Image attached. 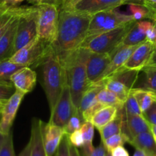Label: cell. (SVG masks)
Here are the masks:
<instances>
[{
	"mask_svg": "<svg viewBox=\"0 0 156 156\" xmlns=\"http://www.w3.org/2000/svg\"><path fill=\"white\" fill-rule=\"evenodd\" d=\"M91 17L59 9L58 32L52 47L63 65L86 39Z\"/></svg>",
	"mask_w": 156,
	"mask_h": 156,
	"instance_id": "obj_1",
	"label": "cell"
},
{
	"mask_svg": "<svg viewBox=\"0 0 156 156\" xmlns=\"http://www.w3.org/2000/svg\"><path fill=\"white\" fill-rule=\"evenodd\" d=\"M90 53V51L87 49L80 47L72 53L64 65L72 101L77 110L83 94L92 84L87 73V61Z\"/></svg>",
	"mask_w": 156,
	"mask_h": 156,
	"instance_id": "obj_2",
	"label": "cell"
},
{
	"mask_svg": "<svg viewBox=\"0 0 156 156\" xmlns=\"http://www.w3.org/2000/svg\"><path fill=\"white\" fill-rule=\"evenodd\" d=\"M40 66H41V85L51 112L67 81V73L65 67L54 51L53 47Z\"/></svg>",
	"mask_w": 156,
	"mask_h": 156,
	"instance_id": "obj_3",
	"label": "cell"
},
{
	"mask_svg": "<svg viewBox=\"0 0 156 156\" xmlns=\"http://www.w3.org/2000/svg\"><path fill=\"white\" fill-rule=\"evenodd\" d=\"M136 22L135 20L131 21L110 31L85 40L80 47L87 49L93 53L110 54L122 42Z\"/></svg>",
	"mask_w": 156,
	"mask_h": 156,
	"instance_id": "obj_4",
	"label": "cell"
},
{
	"mask_svg": "<svg viewBox=\"0 0 156 156\" xmlns=\"http://www.w3.org/2000/svg\"><path fill=\"white\" fill-rule=\"evenodd\" d=\"M36 5L38 9L37 37L44 42L52 44L58 32L59 9L57 5L47 2Z\"/></svg>",
	"mask_w": 156,
	"mask_h": 156,
	"instance_id": "obj_5",
	"label": "cell"
},
{
	"mask_svg": "<svg viewBox=\"0 0 156 156\" xmlns=\"http://www.w3.org/2000/svg\"><path fill=\"white\" fill-rule=\"evenodd\" d=\"M134 20V18L132 15L121 13L116 9L104 11L95 14L91 17L85 40L90 39L102 33L110 31L113 29L116 28Z\"/></svg>",
	"mask_w": 156,
	"mask_h": 156,
	"instance_id": "obj_6",
	"label": "cell"
},
{
	"mask_svg": "<svg viewBox=\"0 0 156 156\" xmlns=\"http://www.w3.org/2000/svg\"><path fill=\"white\" fill-rule=\"evenodd\" d=\"M51 49L52 44H47L36 37L17 50L9 60L13 63L24 66H40Z\"/></svg>",
	"mask_w": 156,
	"mask_h": 156,
	"instance_id": "obj_7",
	"label": "cell"
},
{
	"mask_svg": "<svg viewBox=\"0 0 156 156\" xmlns=\"http://www.w3.org/2000/svg\"><path fill=\"white\" fill-rule=\"evenodd\" d=\"M38 34V9L36 5L23 6L18 18L15 35V52L35 38Z\"/></svg>",
	"mask_w": 156,
	"mask_h": 156,
	"instance_id": "obj_8",
	"label": "cell"
},
{
	"mask_svg": "<svg viewBox=\"0 0 156 156\" xmlns=\"http://www.w3.org/2000/svg\"><path fill=\"white\" fill-rule=\"evenodd\" d=\"M76 111L78 110L76 109L72 101L70 87L67 80L58 102L55 105L53 111L50 112L51 114L49 122L64 128L70 117Z\"/></svg>",
	"mask_w": 156,
	"mask_h": 156,
	"instance_id": "obj_9",
	"label": "cell"
},
{
	"mask_svg": "<svg viewBox=\"0 0 156 156\" xmlns=\"http://www.w3.org/2000/svg\"><path fill=\"white\" fill-rule=\"evenodd\" d=\"M25 94L15 89V93L4 104L0 114V133L7 135L10 133L21 101Z\"/></svg>",
	"mask_w": 156,
	"mask_h": 156,
	"instance_id": "obj_10",
	"label": "cell"
},
{
	"mask_svg": "<svg viewBox=\"0 0 156 156\" xmlns=\"http://www.w3.org/2000/svg\"><path fill=\"white\" fill-rule=\"evenodd\" d=\"M156 47L148 41L138 46L128 57L123 67L128 69L141 71L149 65L152 59Z\"/></svg>",
	"mask_w": 156,
	"mask_h": 156,
	"instance_id": "obj_11",
	"label": "cell"
},
{
	"mask_svg": "<svg viewBox=\"0 0 156 156\" xmlns=\"http://www.w3.org/2000/svg\"><path fill=\"white\" fill-rule=\"evenodd\" d=\"M126 0H81L71 11L93 16L104 11L113 10L125 4Z\"/></svg>",
	"mask_w": 156,
	"mask_h": 156,
	"instance_id": "obj_12",
	"label": "cell"
},
{
	"mask_svg": "<svg viewBox=\"0 0 156 156\" xmlns=\"http://www.w3.org/2000/svg\"><path fill=\"white\" fill-rule=\"evenodd\" d=\"M21 9L22 7H20L18 13L14 16L7 30L0 38V61L9 60L15 53L14 50H15V35H16L18 18Z\"/></svg>",
	"mask_w": 156,
	"mask_h": 156,
	"instance_id": "obj_13",
	"label": "cell"
},
{
	"mask_svg": "<svg viewBox=\"0 0 156 156\" xmlns=\"http://www.w3.org/2000/svg\"><path fill=\"white\" fill-rule=\"evenodd\" d=\"M42 135L46 154L47 156H54L61 140L65 135L64 129L50 122L47 123H43Z\"/></svg>",
	"mask_w": 156,
	"mask_h": 156,
	"instance_id": "obj_14",
	"label": "cell"
},
{
	"mask_svg": "<svg viewBox=\"0 0 156 156\" xmlns=\"http://www.w3.org/2000/svg\"><path fill=\"white\" fill-rule=\"evenodd\" d=\"M111 59L112 57L109 53L90 52L87 61V73L91 83H94L97 81Z\"/></svg>",
	"mask_w": 156,
	"mask_h": 156,
	"instance_id": "obj_15",
	"label": "cell"
},
{
	"mask_svg": "<svg viewBox=\"0 0 156 156\" xmlns=\"http://www.w3.org/2000/svg\"><path fill=\"white\" fill-rule=\"evenodd\" d=\"M36 82V73L29 66H24L20 69L11 76V82L15 89L25 94L34 89Z\"/></svg>",
	"mask_w": 156,
	"mask_h": 156,
	"instance_id": "obj_16",
	"label": "cell"
},
{
	"mask_svg": "<svg viewBox=\"0 0 156 156\" xmlns=\"http://www.w3.org/2000/svg\"><path fill=\"white\" fill-rule=\"evenodd\" d=\"M150 131V123L142 115L125 116L122 133L128 139V141L138 134Z\"/></svg>",
	"mask_w": 156,
	"mask_h": 156,
	"instance_id": "obj_17",
	"label": "cell"
},
{
	"mask_svg": "<svg viewBox=\"0 0 156 156\" xmlns=\"http://www.w3.org/2000/svg\"><path fill=\"white\" fill-rule=\"evenodd\" d=\"M139 46V45H138ZM138 46H131V47H125L121 48L114 56L112 57L111 61L107 66L106 69L104 70L103 73L101 74L99 79H97L96 82L101 81L102 79H106L111 76L115 72L117 71L120 68L123 67L124 64L126 62L127 59H128L132 53H133L136 47Z\"/></svg>",
	"mask_w": 156,
	"mask_h": 156,
	"instance_id": "obj_18",
	"label": "cell"
},
{
	"mask_svg": "<svg viewBox=\"0 0 156 156\" xmlns=\"http://www.w3.org/2000/svg\"><path fill=\"white\" fill-rule=\"evenodd\" d=\"M43 122L38 118L32 120L31 129V156H47L42 135Z\"/></svg>",
	"mask_w": 156,
	"mask_h": 156,
	"instance_id": "obj_19",
	"label": "cell"
},
{
	"mask_svg": "<svg viewBox=\"0 0 156 156\" xmlns=\"http://www.w3.org/2000/svg\"><path fill=\"white\" fill-rule=\"evenodd\" d=\"M145 41H146V36H145V31L139 27L137 21H136V24H134L132 28L127 34V35L124 37V39L119 44V45L110 55L111 56V57H113L122 47L140 45Z\"/></svg>",
	"mask_w": 156,
	"mask_h": 156,
	"instance_id": "obj_20",
	"label": "cell"
},
{
	"mask_svg": "<svg viewBox=\"0 0 156 156\" xmlns=\"http://www.w3.org/2000/svg\"><path fill=\"white\" fill-rule=\"evenodd\" d=\"M131 146L136 149L145 151L151 155L156 156V143L151 132H145L138 134L128 141Z\"/></svg>",
	"mask_w": 156,
	"mask_h": 156,
	"instance_id": "obj_21",
	"label": "cell"
},
{
	"mask_svg": "<svg viewBox=\"0 0 156 156\" xmlns=\"http://www.w3.org/2000/svg\"><path fill=\"white\" fill-rule=\"evenodd\" d=\"M119 110L113 106H106L99 110L93 114L90 119V122L93 124L94 127L99 130L104 126L114 120L117 116Z\"/></svg>",
	"mask_w": 156,
	"mask_h": 156,
	"instance_id": "obj_22",
	"label": "cell"
},
{
	"mask_svg": "<svg viewBox=\"0 0 156 156\" xmlns=\"http://www.w3.org/2000/svg\"><path fill=\"white\" fill-rule=\"evenodd\" d=\"M125 114L124 111V108L122 110H119L117 116L114 120H112L106 126L99 129V135L101 137V142H103L109 137L115 135V134L122 133V127H123L124 122H125Z\"/></svg>",
	"mask_w": 156,
	"mask_h": 156,
	"instance_id": "obj_23",
	"label": "cell"
},
{
	"mask_svg": "<svg viewBox=\"0 0 156 156\" xmlns=\"http://www.w3.org/2000/svg\"><path fill=\"white\" fill-rule=\"evenodd\" d=\"M104 87H105V79L91 84L90 88L84 93L81 98L79 109H78L81 114L96 101L98 93Z\"/></svg>",
	"mask_w": 156,
	"mask_h": 156,
	"instance_id": "obj_24",
	"label": "cell"
},
{
	"mask_svg": "<svg viewBox=\"0 0 156 156\" xmlns=\"http://www.w3.org/2000/svg\"><path fill=\"white\" fill-rule=\"evenodd\" d=\"M131 93L136 98L142 114L151 107L153 102L156 100V93L143 88H132Z\"/></svg>",
	"mask_w": 156,
	"mask_h": 156,
	"instance_id": "obj_25",
	"label": "cell"
},
{
	"mask_svg": "<svg viewBox=\"0 0 156 156\" xmlns=\"http://www.w3.org/2000/svg\"><path fill=\"white\" fill-rule=\"evenodd\" d=\"M105 88L114 93L123 102L128 98L132 90L122 82L112 77L105 79Z\"/></svg>",
	"mask_w": 156,
	"mask_h": 156,
	"instance_id": "obj_26",
	"label": "cell"
},
{
	"mask_svg": "<svg viewBox=\"0 0 156 156\" xmlns=\"http://www.w3.org/2000/svg\"><path fill=\"white\" fill-rule=\"evenodd\" d=\"M98 102L103 107L113 106L118 108V110H122L124 108L125 102L119 98L113 92L106 89L104 87L98 93L96 96Z\"/></svg>",
	"mask_w": 156,
	"mask_h": 156,
	"instance_id": "obj_27",
	"label": "cell"
},
{
	"mask_svg": "<svg viewBox=\"0 0 156 156\" xmlns=\"http://www.w3.org/2000/svg\"><path fill=\"white\" fill-rule=\"evenodd\" d=\"M139 72L140 71L128 69L122 67L116 72H115L110 77L120 81V82H122V83L125 84L126 86H128V88L132 89V88H133L135 83L137 81Z\"/></svg>",
	"mask_w": 156,
	"mask_h": 156,
	"instance_id": "obj_28",
	"label": "cell"
},
{
	"mask_svg": "<svg viewBox=\"0 0 156 156\" xmlns=\"http://www.w3.org/2000/svg\"><path fill=\"white\" fill-rule=\"evenodd\" d=\"M23 67H24V66L13 63L9 60L0 61V82L7 84L12 83L11 76Z\"/></svg>",
	"mask_w": 156,
	"mask_h": 156,
	"instance_id": "obj_29",
	"label": "cell"
},
{
	"mask_svg": "<svg viewBox=\"0 0 156 156\" xmlns=\"http://www.w3.org/2000/svg\"><path fill=\"white\" fill-rule=\"evenodd\" d=\"M20 7H11L4 9L0 12V38L2 37L15 15L18 13Z\"/></svg>",
	"mask_w": 156,
	"mask_h": 156,
	"instance_id": "obj_30",
	"label": "cell"
},
{
	"mask_svg": "<svg viewBox=\"0 0 156 156\" xmlns=\"http://www.w3.org/2000/svg\"><path fill=\"white\" fill-rule=\"evenodd\" d=\"M84 122V120L83 118L82 114L80 113L79 110H78L70 117L67 123H66V125L63 128L64 133H65V135L68 136L70 133L74 132V131L80 129Z\"/></svg>",
	"mask_w": 156,
	"mask_h": 156,
	"instance_id": "obj_31",
	"label": "cell"
},
{
	"mask_svg": "<svg viewBox=\"0 0 156 156\" xmlns=\"http://www.w3.org/2000/svg\"><path fill=\"white\" fill-rule=\"evenodd\" d=\"M142 70L145 76L143 88L156 93V66H147Z\"/></svg>",
	"mask_w": 156,
	"mask_h": 156,
	"instance_id": "obj_32",
	"label": "cell"
},
{
	"mask_svg": "<svg viewBox=\"0 0 156 156\" xmlns=\"http://www.w3.org/2000/svg\"><path fill=\"white\" fill-rule=\"evenodd\" d=\"M128 139L123 133H119L115 134L112 136L109 137L103 142L104 146L108 152H110L113 149L118 147V146H123L125 143H128Z\"/></svg>",
	"mask_w": 156,
	"mask_h": 156,
	"instance_id": "obj_33",
	"label": "cell"
},
{
	"mask_svg": "<svg viewBox=\"0 0 156 156\" xmlns=\"http://www.w3.org/2000/svg\"><path fill=\"white\" fill-rule=\"evenodd\" d=\"M107 151L103 143L101 142L99 146L94 147L93 143L84 144L81 147V155L82 156H106Z\"/></svg>",
	"mask_w": 156,
	"mask_h": 156,
	"instance_id": "obj_34",
	"label": "cell"
},
{
	"mask_svg": "<svg viewBox=\"0 0 156 156\" xmlns=\"http://www.w3.org/2000/svg\"><path fill=\"white\" fill-rule=\"evenodd\" d=\"M124 111H125V116L142 115V114L139 104L135 96L132 93H130L128 98L126 99L124 104Z\"/></svg>",
	"mask_w": 156,
	"mask_h": 156,
	"instance_id": "obj_35",
	"label": "cell"
},
{
	"mask_svg": "<svg viewBox=\"0 0 156 156\" xmlns=\"http://www.w3.org/2000/svg\"><path fill=\"white\" fill-rule=\"evenodd\" d=\"M80 130L83 135V138H84V144L93 143V136H94V126L91 122L84 121Z\"/></svg>",
	"mask_w": 156,
	"mask_h": 156,
	"instance_id": "obj_36",
	"label": "cell"
},
{
	"mask_svg": "<svg viewBox=\"0 0 156 156\" xmlns=\"http://www.w3.org/2000/svg\"><path fill=\"white\" fill-rule=\"evenodd\" d=\"M130 15H132L136 21H141L148 18V10L143 5L138 4H128Z\"/></svg>",
	"mask_w": 156,
	"mask_h": 156,
	"instance_id": "obj_37",
	"label": "cell"
},
{
	"mask_svg": "<svg viewBox=\"0 0 156 156\" xmlns=\"http://www.w3.org/2000/svg\"><path fill=\"white\" fill-rule=\"evenodd\" d=\"M0 156H15L12 130L6 136V139L0 151Z\"/></svg>",
	"mask_w": 156,
	"mask_h": 156,
	"instance_id": "obj_38",
	"label": "cell"
},
{
	"mask_svg": "<svg viewBox=\"0 0 156 156\" xmlns=\"http://www.w3.org/2000/svg\"><path fill=\"white\" fill-rule=\"evenodd\" d=\"M15 88L12 83L0 82V101L6 102L15 93Z\"/></svg>",
	"mask_w": 156,
	"mask_h": 156,
	"instance_id": "obj_39",
	"label": "cell"
},
{
	"mask_svg": "<svg viewBox=\"0 0 156 156\" xmlns=\"http://www.w3.org/2000/svg\"><path fill=\"white\" fill-rule=\"evenodd\" d=\"M67 138H68V141L70 144L75 146V147L81 148L84 146V138H83V135L80 129L70 133V135L67 136Z\"/></svg>",
	"mask_w": 156,
	"mask_h": 156,
	"instance_id": "obj_40",
	"label": "cell"
},
{
	"mask_svg": "<svg viewBox=\"0 0 156 156\" xmlns=\"http://www.w3.org/2000/svg\"><path fill=\"white\" fill-rule=\"evenodd\" d=\"M69 141L67 135H64L63 139L60 143L55 156H70V151H69Z\"/></svg>",
	"mask_w": 156,
	"mask_h": 156,
	"instance_id": "obj_41",
	"label": "cell"
},
{
	"mask_svg": "<svg viewBox=\"0 0 156 156\" xmlns=\"http://www.w3.org/2000/svg\"><path fill=\"white\" fill-rule=\"evenodd\" d=\"M143 116L150 124L156 125V100L149 108L143 113Z\"/></svg>",
	"mask_w": 156,
	"mask_h": 156,
	"instance_id": "obj_42",
	"label": "cell"
},
{
	"mask_svg": "<svg viewBox=\"0 0 156 156\" xmlns=\"http://www.w3.org/2000/svg\"><path fill=\"white\" fill-rule=\"evenodd\" d=\"M148 10V19L152 21H156V3H145L142 5Z\"/></svg>",
	"mask_w": 156,
	"mask_h": 156,
	"instance_id": "obj_43",
	"label": "cell"
},
{
	"mask_svg": "<svg viewBox=\"0 0 156 156\" xmlns=\"http://www.w3.org/2000/svg\"><path fill=\"white\" fill-rule=\"evenodd\" d=\"M145 36H146V41L151 42V44H153L156 47V32L155 30H154V25L151 26L150 28H148L146 30Z\"/></svg>",
	"mask_w": 156,
	"mask_h": 156,
	"instance_id": "obj_44",
	"label": "cell"
},
{
	"mask_svg": "<svg viewBox=\"0 0 156 156\" xmlns=\"http://www.w3.org/2000/svg\"><path fill=\"white\" fill-rule=\"evenodd\" d=\"M112 156H129L128 152L123 147V146H118L110 152Z\"/></svg>",
	"mask_w": 156,
	"mask_h": 156,
	"instance_id": "obj_45",
	"label": "cell"
},
{
	"mask_svg": "<svg viewBox=\"0 0 156 156\" xmlns=\"http://www.w3.org/2000/svg\"><path fill=\"white\" fill-rule=\"evenodd\" d=\"M24 1L25 0H2V2L0 3V5L3 8L8 9V8L11 7H15Z\"/></svg>",
	"mask_w": 156,
	"mask_h": 156,
	"instance_id": "obj_46",
	"label": "cell"
},
{
	"mask_svg": "<svg viewBox=\"0 0 156 156\" xmlns=\"http://www.w3.org/2000/svg\"><path fill=\"white\" fill-rule=\"evenodd\" d=\"M18 156H31V142L28 141V144L26 145L25 147L22 149L19 155Z\"/></svg>",
	"mask_w": 156,
	"mask_h": 156,
	"instance_id": "obj_47",
	"label": "cell"
},
{
	"mask_svg": "<svg viewBox=\"0 0 156 156\" xmlns=\"http://www.w3.org/2000/svg\"><path fill=\"white\" fill-rule=\"evenodd\" d=\"M69 151H70V156H82L80 152L78 151L77 148L72 146L71 144H69Z\"/></svg>",
	"mask_w": 156,
	"mask_h": 156,
	"instance_id": "obj_48",
	"label": "cell"
},
{
	"mask_svg": "<svg viewBox=\"0 0 156 156\" xmlns=\"http://www.w3.org/2000/svg\"><path fill=\"white\" fill-rule=\"evenodd\" d=\"M133 156H154L145 151L141 150V149H136Z\"/></svg>",
	"mask_w": 156,
	"mask_h": 156,
	"instance_id": "obj_49",
	"label": "cell"
},
{
	"mask_svg": "<svg viewBox=\"0 0 156 156\" xmlns=\"http://www.w3.org/2000/svg\"><path fill=\"white\" fill-rule=\"evenodd\" d=\"M150 131H151V135L154 138V142L156 143V125L150 124Z\"/></svg>",
	"mask_w": 156,
	"mask_h": 156,
	"instance_id": "obj_50",
	"label": "cell"
},
{
	"mask_svg": "<svg viewBox=\"0 0 156 156\" xmlns=\"http://www.w3.org/2000/svg\"><path fill=\"white\" fill-rule=\"evenodd\" d=\"M6 135H4V134L0 133V151H1L2 146L3 143H4L5 141V139H6Z\"/></svg>",
	"mask_w": 156,
	"mask_h": 156,
	"instance_id": "obj_51",
	"label": "cell"
},
{
	"mask_svg": "<svg viewBox=\"0 0 156 156\" xmlns=\"http://www.w3.org/2000/svg\"><path fill=\"white\" fill-rule=\"evenodd\" d=\"M28 2L32 3L34 5H36V4H39V3L41 2H46L47 0H27Z\"/></svg>",
	"mask_w": 156,
	"mask_h": 156,
	"instance_id": "obj_52",
	"label": "cell"
},
{
	"mask_svg": "<svg viewBox=\"0 0 156 156\" xmlns=\"http://www.w3.org/2000/svg\"><path fill=\"white\" fill-rule=\"evenodd\" d=\"M6 102H2V101H0V114H1V111H2V109L3 106H4V104L6 103Z\"/></svg>",
	"mask_w": 156,
	"mask_h": 156,
	"instance_id": "obj_53",
	"label": "cell"
},
{
	"mask_svg": "<svg viewBox=\"0 0 156 156\" xmlns=\"http://www.w3.org/2000/svg\"><path fill=\"white\" fill-rule=\"evenodd\" d=\"M153 24H154V30H155V32H156V21H152Z\"/></svg>",
	"mask_w": 156,
	"mask_h": 156,
	"instance_id": "obj_54",
	"label": "cell"
},
{
	"mask_svg": "<svg viewBox=\"0 0 156 156\" xmlns=\"http://www.w3.org/2000/svg\"><path fill=\"white\" fill-rule=\"evenodd\" d=\"M106 156H112L111 154H110V152H106Z\"/></svg>",
	"mask_w": 156,
	"mask_h": 156,
	"instance_id": "obj_55",
	"label": "cell"
},
{
	"mask_svg": "<svg viewBox=\"0 0 156 156\" xmlns=\"http://www.w3.org/2000/svg\"><path fill=\"white\" fill-rule=\"evenodd\" d=\"M4 9H6V8H3V7H2L1 5H0V12H1Z\"/></svg>",
	"mask_w": 156,
	"mask_h": 156,
	"instance_id": "obj_56",
	"label": "cell"
},
{
	"mask_svg": "<svg viewBox=\"0 0 156 156\" xmlns=\"http://www.w3.org/2000/svg\"><path fill=\"white\" fill-rule=\"evenodd\" d=\"M148 66H156V62H154V63H151Z\"/></svg>",
	"mask_w": 156,
	"mask_h": 156,
	"instance_id": "obj_57",
	"label": "cell"
},
{
	"mask_svg": "<svg viewBox=\"0 0 156 156\" xmlns=\"http://www.w3.org/2000/svg\"><path fill=\"white\" fill-rule=\"evenodd\" d=\"M2 0H0V3H1V2H2Z\"/></svg>",
	"mask_w": 156,
	"mask_h": 156,
	"instance_id": "obj_58",
	"label": "cell"
},
{
	"mask_svg": "<svg viewBox=\"0 0 156 156\" xmlns=\"http://www.w3.org/2000/svg\"></svg>",
	"mask_w": 156,
	"mask_h": 156,
	"instance_id": "obj_59",
	"label": "cell"
}]
</instances>
